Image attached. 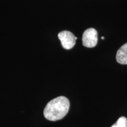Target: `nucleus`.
Returning <instances> with one entry per match:
<instances>
[{"mask_svg":"<svg viewBox=\"0 0 127 127\" xmlns=\"http://www.w3.org/2000/svg\"><path fill=\"white\" fill-rule=\"evenodd\" d=\"M98 42V32L93 28H88L84 32L82 35V44L84 47L93 48Z\"/></svg>","mask_w":127,"mask_h":127,"instance_id":"2","label":"nucleus"},{"mask_svg":"<svg viewBox=\"0 0 127 127\" xmlns=\"http://www.w3.org/2000/svg\"><path fill=\"white\" fill-rule=\"evenodd\" d=\"M70 103L67 98L60 96L50 101L44 110V115L47 120L51 121L60 120L69 111Z\"/></svg>","mask_w":127,"mask_h":127,"instance_id":"1","label":"nucleus"},{"mask_svg":"<svg viewBox=\"0 0 127 127\" xmlns=\"http://www.w3.org/2000/svg\"><path fill=\"white\" fill-rule=\"evenodd\" d=\"M104 38H104V37H103V36H102V37H101V39H104Z\"/></svg>","mask_w":127,"mask_h":127,"instance_id":"6","label":"nucleus"},{"mask_svg":"<svg viewBox=\"0 0 127 127\" xmlns=\"http://www.w3.org/2000/svg\"><path fill=\"white\" fill-rule=\"evenodd\" d=\"M58 38L61 41L62 46L65 50H70L75 45L77 37L70 31H63L58 35Z\"/></svg>","mask_w":127,"mask_h":127,"instance_id":"3","label":"nucleus"},{"mask_svg":"<svg viewBox=\"0 0 127 127\" xmlns=\"http://www.w3.org/2000/svg\"><path fill=\"white\" fill-rule=\"evenodd\" d=\"M116 60L120 64H127V42L122 45L118 50L116 55Z\"/></svg>","mask_w":127,"mask_h":127,"instance_id":"4","label":"nucleus"},{"mask_svg":"<svg viewBox=\"0 0 127 127\" xmlns=\"http://www.w3.org/2000/svg\"><path fill=\"white\" fill-rule=\"evenodd\" d=\"M111 127H127V119L125 117H121Z\"/></svg>","mask_w":127,"mask_h":127,"instance_id":"5","label":"nucleus"}]
</instances>
